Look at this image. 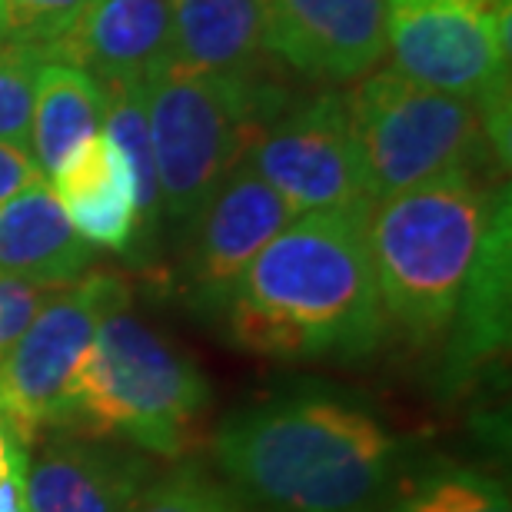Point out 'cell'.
Listing matches in <instances>:
<instances>
[{
	"label": "cell",
	"mask_w": 512,
	"mask_h": 512,
	"mask_svg": "<svg viewBox=\"0 0 512 512\" xmlns=\"http://www.w3.org/2000/svg\"><path fill=\"white\" fill-rule=\"evenodd\" d=\"M213 459L253 512H383L409 466L406 443L363 396L323 383L233 409Z\"/></svg>",
	"instance_id": "cell-1"
},
{
	"label": "cell",
	"mask_w": 512,
	"mask_h": 512,
	"mask_svg": "<svg viewBox=\"0 0 512 512\" xmlns=\"http://www.w3.org/2000/svg\"><path fill=\"white\" fill-rule=\"evenodd\" d=\"M370 213H303L266 243L210 323L280 363H360L386 336L366 243Z\"/></svg>",
	"instance_id": "cell-2"
},
{
	"label": "cell",
	"mask_w": 512,
	"mask_h": 512,
	"mask_svg": "<svg viewBox=\"0 0 512 512\" xmlns=\"http://www.w3.org/2000/svg\"><path fill=\"white\" fill-rule=\"evenodd\" d=\"M506 210L509 190L483 177L436 180L373 203L366 243L386 330L413 350L443 343Z\"/></svg>",
	"instance_id": "cell-3"
},
{
	"label": "cell",
	"mask_w": 512,
	"mask_h": 512,
	"mask_svg": "<svg viewBox=\"0 0 512 512\" xmlns=\"http://www.w3.org/2000/svg\"><path fill=\"white\" fill-rule=\"evenodd\" d=\"M207 406L210 383L197 363L120 306L97 326L70 380L60 433L114 436L140 453L180 456Z\"/></svg>",
	"instance_id": "cell-4"
},
{
	"label": "cell",
	"mask_w": 512,
	"mask_h": 512,
	"mask_svg": "<svg viewBox=\"0 0 512 512\" xmlns=\"http://www.w3.org/2000/svg\"><path fill=\"white\" fill-rule=\"evenodd\" d=\"M346 104L373 203L436 180H496L509 163L476 104L429 90L393 67L360 77L346 90Z\"/></svg>",
	"instance_id": "cell-5"
},
{
	"label": "cell",
	"mask_w": 512,
	"mask_h": 512,
	"mask_svg": "<svg viewBox=\"0 0 512 512\" xmlns=\"http://www.w3.org/2000/svg\"><path fill=\"white\" fill-rule=\"evenodd\" d=\"M393 70L476 104L509 157V0H389Z\"/></svg>",
	"instance_id": "cell-6"
},
{
	"label": "cell",
	"mask_w": 512,
	"mask_h": 512,
	"mask_svg": "<svg viewBox=\"0 0 512 512\" xmlns=\"http://www.w3.org/2000/svg\"><path fill=\"white\" fill-rule=\"evenodd\" d=\"M147 127L160 220L183 237L260 127L230 87L183 74L170 60L147 80Z\"/></svg>",
	"instance_id": "cell-7"
},
{
	"label": "cell",
	"mask_w": 512,
	"mask_h": 512,
	"mask_svg": "<svg viewBox=\"0 0 512 512\" xmlns=\"http://www.w3.org/2000/svg\"><path fill=\"white\" fill-rule=\"evenodd\" d=\"M130 303L117 273H87L44 296L34 320L0 356V416L30 443L40 429H64L67 389L97 326Z\"/></svg>",
	"instance_id": "cell-8"
},
{
	"label": "cell",
	"mask_w": 512,
	"mask_h": 512,
	"mask_svg": "<svg viewBox=\"0 0 512 512\" xmlns=\"http://www.w3.org/2000/svg\"><path fill=\"white\" fill-rule=\"evenodd\" d=\"M240 160L280 193L296 217L373 210L346 90L290 100L270 124L256 130Z\"/></svg>",
	"instance_id": "cell-9"
},
{
	"label": "cell",
	"mask_w": 512,
	"mask_h": 512,
	"mask_svg": "<svg viewBox=\"0 0 512 512\" xmlns=\"http://www.w3.org/2000/svg\"><path fill=\"white\" fill-rule=\"evenodd\" d=\"M170 64L230 87L260 130L293 100L263 50L260 0H170Z\"/></svg>",
	"instance_id": "cell-10"
},
{
	"label": "cell",
	"mask_w": 512,
	"mask_h": 512,
	"mask_svg": "<svg viewBox=\"0 0 512 512\" xmlns=\"http://www.w3.org/2000/svg\"><path fill=\"white\" fill-rule=\"evenodd\" d=\"M293 220L280 193L240 160L183 230V293L193 310L213 320L253 256Z\"/></svg>",
	"instance_id": "cell-11"
},
{
	"label": "cell",
	"mask_w": 512,
	"mask_h": 512,
	"mask_svg": "<svg viewBox=\"0 0 512 512\" xmlns=\"http://www.w3.org/2000/svg\"><path fill=\"white\" fill-rule=\"evenodd\" d=\"M263 50L313 84H350L386 54L389 0H260Z\"/></svg>",
	"instance_id": "cell-12"
},
{
	"label": "cell",
	"mask_w": 512,
	"mask_h": 512,
	"mask_svg": "<svg viewBox=\"0 0 512 512\" xmlns=\"http://www.w3.org/2000/svg\"><path fill=\"white\" fill-rule=\"evenodd\" d=\"M153 466L147 453L124 443L54 433L27 469L30 512H127Z\"/></svg>",
	"instance_id": "cell-13"
},
{
	"label": "cell",
	"mask_w": 512,
	"mask_h": 512,
	"mask_svg": "<svg viewBox=\"0 0 512 512\" xmlns=\"http://www.w3.org/2000/svg\"><path fill=\"white\" fill-rule=\"evenodd\" d=\"M47 57L104 87L147 84L170 60V0H90Z\"/></svg>",
	"instance_id": "cell-14"
},
{
	"label": "cell",
	"mask_w": 512,
	"mask_h": 512,
	"mask_svg": "<svg viewBox=\"0 0 512 512\" xmlns=\"http://www.w3.org/2000/svg\"><path fill=\"white\" fill-rule=\"evenodd\" d=\"M54 193L70 227L94 250L137 256V200L124 153L107 133L87 137L54 170Z\"/></svg>",
	"instance_id": "cell-15"
},
{
	"label": "cell",
	"mask_w": 512,
	"mask_h": 512,
	"mask_svg": "<svg viewBox=\"0 0 512 512\" xmlns=\"http://www.w3.org/2000/svg\"><path fill=\"white\" fill-rule=\"evenodd\" d=\"M97 250L70 227L54 187L30 183L0 207V273L40 290H60L90 273Z\"/></svg>",
	"instance_id": "cell-16"
},
{
	"label": "cell",
	"mask_w": 512,
	"mask_h": 512,
	"mask_svg": "<svg viewBox=\"0 0 512 512\" xmlns=\"http://www.w3.org/2000/svg\"><path fill=\"white\" fill-rule=\"evenodd\" d=\"M509 276H512V217L509 210L489 233L469 290L446 333L443 380L449 386L469 380L489 356L509 340Z\"/></svg>",
	"instance_id": "cell-17"
},
{
	"label": "cell",
	"mask_w": 512,
	"mask_h": 512,
	"mask_svg": "<svg viewBox=\"0 0 512 512\" xmlns=\"http://www.w3.org/2000/svg\"><path fill=\"white\" fill-rule=\"evenodd\" d=\"M107 110V87L97 84L87 70L64 60H47L37 74L34 117H30V153L40 173L64 163L87 137L100 133Z\"/></svg>",
	"instance_id": "cell-18"
},
{
	"label": "cell",
	"mask_w": 512,
	"mask_h": 512,
	"mask_svg": "<svg viewBox=\"0 0 512 512\" xmlns=\"http://www.w3.org/2000/svg\"><path fill=\"white\" fill-rule=\"evenodd\" d=\"M389 512H512L509 493L493 476L453 459L406 466Z\"/></svg>",
	"instance_id": "cell-19"
},
{
	"label": "cell",
	"mask_w": 512,
	"mask_h": 512,
	"mask_svg": "<svg viewBox=\"0 0 512 512\" xmlns=\"http://www.w3.org/2000/svg\"><path fill=\"white\" fill-rule=\"evenodd\" d=\"M104 133L117 143L130 167L133 200H137V237L140 243H150L160 227V183L147 127V84L107 87Z\"/></svg>",
	"instance_id": "cell-20"
},
{
	"label": "cell",
	"mask_w": 512,
	"mask_h": 512,
	"mask_svg": "<svg viewBox=\"0 0 512 512\" xmlns=\"http://www.w3.org/2000/svg\"><path fill=\"white\" fill-rule=\"evenodd\" d=\"M127 512H253L227 483L213 479L200 463H183L173 473L150 479Z\"/></svg>",
	"instance_id": "cell-21"
},
{
	"label": "cell",
	"mask_w": 512,
	"mask_h": 512,
	"mask_svg": "<svg viewBox=\"0 0 512 512\" xmlns=\"http://www.w3.org/2000/svg\"><path fill=\"white\" fill-rule=\"evenodd\" d=\"M37 47H20L0 37V143L30 147V117H34L37 74L47 64Z\"/></svg>",
	"instance_id": "cell-22"
},
{
	"label": "cell",
	"mask_w": 512,
	"mask_h": 512,
	"mask_svg": "<svg viewBox=\"0 0 512 512\" xmlns=\"http://www.w3.org/2000/svg\"><path fill=\"white\" fill-rule=\"evenodd\" d=\"M87 4L90 0H0V37L47 54Z\"/></svg>",
	"instance_id": "cell-23"
},
{
	"label": "cell",
	"mask_w": 512,
	"mask_h": 512,
	"mask_svg": "<svg viewBox=\"0 0 512 512\" xmlns=\"http://www.w3.org/2000/svg\"><path fill=\"white\" fill-rule=\"evenodd\" d=\"M44 303V290L30 286L17 276L0 273V356L17 343V336L27 330L34 313Z\"/></svg>",
	"instance_id": "cell-24"
},
{
	"label": "cell",
	"mask_w": 512,
	"mask_h": 512,
	"mask_svg": "<svg viewBox=\"0 0 512 512\" xmlns=\"http://www.w3.org/2000/svg\"><path fill=\"white\" fill-rule=\"evenodd\" d=\"M44 180L34 153L30 147H20V143H0V207L7 200H14L17 193H24L30 183Z\"/></svg>",
	"instance_id": "cell-25"
},
{
	"label": "cell",
	"mask_w": 512,
	"mask_h": 512,
	"mask_svg": "<svg viewBox=\"0 0 512 512\" xmlns=\"http://www.w3.org/2000/svg\"><path fill=\"white\" fill-rule=\"evenodd\" d=\"M30 443H14L7 463L0 466V512H30L27 509V469H30Z\"/></svg>",
	"instance_id": "cell-26"
},
{
	"label": "cell",
	"mask_w": 512,
	"mask_h": 512,
	"mask_svg": "<svg viewBox=\"0 0 512 512\" xmlns=\"http://www.w3.org/2000/svg\"><path fill=\"white\" fill-rule=\"evenodd\" d=\"M14 443H20V436L4 423V416H0V466L7 463V456H10V449H14Z\"/></svg>",
	"instance_id": "cell-27"
}]
</instances>
